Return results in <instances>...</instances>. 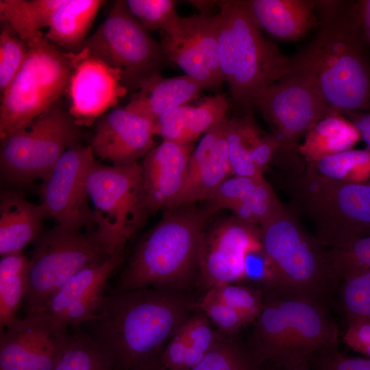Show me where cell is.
<instances>
[{"mask_svg":"<svg viewBox=\"0 0 370 370\" xmlns=\"http://www.w3.org/2000/svg\"><path fill=\"white\" fill-rule=\"evenodd\" d=\"M259 226L262 247L273 277L267 296L305 299L325 306L338 286L328 248L308 234L285 206Z\"/></svg>","mask_w":370,"mask_h":370,"instance_id":"cell-5","label":"cell"},{"mask_svg":"<svg viewBox=\"0 0 370 370\" xmlns=\"http://www.w3.org/2000/svg\"><path fill=\"white\" fill-rule=\"evenodd\" d=\"M47 212L16 192H3L0 199V255L22 252L42 233Z\"/></svg>","mask_w":370,"mask_h":370,"instance_id":"cell-25","label":"cell"},{"mask_svg":"<svg viewBox=\"0 0 370 370\" xmlns=\"http://www.w3.org/2000/svg\"><path fill=\"white\" fill-rule=\"evenodd\" d=\"M253 323L250 349L265 367L308 363L316 353L338 343V329L325 306L305 299L267 296Z\"/></svg>","mask_w":370,"mask_h":370,"instance_id":"cell-6","label":"cell"},{"mask_svg":"<svg viewBox=\"0 0 370 370\" xmlns=\"http://www.w3.org/2000/svg\"><path fill=\"white\" fill-rule=\"evenodd\" d=\"M357 127L341 114L319 121L304 136L299 152L306 164L352 149L361 139Z\"/></svg>","mask_w":370,"mask_h":370,"instance_id":"cell-26","label":"cell"},{"mask_svg":"<svg viewBox=\"0 0 370 370\" xmlns=\"http://www.w3.org/2000/svg\"><path fill=\"white\" fill-rule=\"evenodd\" d=\"M206 294L242 313L251 323L259 316L264 305L262 291L232 283L211 288Z\"/></svg>","mask_w":370,"mask_h":370,"instance_id":"cell-42","label":"cell"},{"mask_svg":"<svg viewBox=\"0 0 370 370\" xmlns=\"http://www.w3.org/2000/svg\"><path fill=\"white\" fill-rule=\"evenodd\" d=\"M180 25L201 55L217 85L224 82L218 56L219 16L209 12L181 17Z\"/></svg>","mask_w":370,"mask_h":370,"instance_id":"cell-34","label":"cell"},{"mask_svg":"<svg viewBox=\"0 0 370 370\" xmlns=\"http://www.w3.org/2000/svg\"><path fill=\"white\" fill-rule=\"evenodd\" d=\"M244 3L260 29L284 42L296 41L317 26L316 1L247 0Z\"/></svg>","mask_w":370,"mask_h":370,"instance_id":"cell-22","label":"cell"},{"mask_svg":"<svg viewBox=\"0 0 370 370\" xmlns=\"http://www.w3.org/2000/svg\"><path fill=\"white\" fill-rule=\"evenodd\" d=\"M261 246L260 226L236 217L204 230L198 252L201 284L208 290L243 280L246 254Z\"/></svg>","mask_w":370,"mask_h":370,"instance_id":"cell-15","label":"cell"},{"mask_svg":"<svg viewBox=\"0 0 370 370\" xmlns=\"http://www.w3.org/2000/svg\"><path fill=\"white\" fill-rule=\"evenodd\" d=\"M87 192L97 225L94 236L108 256L123 254L126 243L149 212L142 165L95 162L88 177Z\"/></svg>","mask_w":370,"mask_h":370,"instance_id":"cell-9","label":"cell"},{"mask_svg":"<svg viewBox=\"0 0 370 370\" xmlns=\"http://www.w3.org/2000/svg\"><path fill=\"white\" fill-rule=\"evenodd\" d=\"M265 370H311L308 363L291 367H265Z\"/></svg>","mask_w":370,"mask_h":370,"instance_id":"cell-50","label":"cell"},{"mask_svg":"<svg viewBox=\"0 0 370 370\" xmlns=\"http://www.w3.org/2000/svg\"><path fill=\"white\" fill-rule=\"evenodd\" d=\"M70 328L53 370H117L93 336L80 327Z\"/></svg>","mask_w":370,"mask_h":370,"instance_id":"cell-32","label":"cell"},{"mask_svg":"<svg viewBox=\"0 0 370 370\" xmlns=\"http://www.w3.org/2000/svg\"><path fill=\"white\" fill-rule=\"evenodd\" d=\"M308 365L311 370H370V358L348 356L338 348V343L313 355Z\"/></svg>","mask_w":370,"mask_h":370,"instance_id":"cell-44","label":"cell"},{"mask_svg":"<svg viewBox=\"0 0 370 370\" xmlns=\"http://www.w3.org/2000/svg\"><path fill=\"white\" fill-rule=\"evenodd\" d=\"M153 122L125 106L99 118L90 146L94 154L123 166L153 149Z\"/></svg>","mask_w":370,"mask_h":370,"instance_id":"cell-19","label":"cell"},{"mask_svg":"<svg viewBox=\"0 0 370 370\" xmlns=\"http://www.w3.org/2000/svg\"><path fill=\"white\" fill-rule=\"evenodd\" d=\"M317 32L291 58L292 71L308 77L339 114L370 110V62L356 3L316 1Z\"/></svg>","mask_w":370,"mask_h":370,"instance_id":"cell-1","label":"cell"},{"mask_svg":"<svg viewBox=\"0 0 370 370\" xmlns=\"http://www.w3.org/2000/svg\"><path fill=\"white\" fill-rule=\"evenodd\" d=\"M95 163L91 147L74 143L43 180L40 205L58 225L79 230L94 223L87 180Z\"/></svg>","mask_w":370,"mask_h":370,"instance_id":"cell-14","label":"cell"},{"mask_svg":"<svg viewBox=\"0 0 370 370\" xmlns=\"http://www.w3.org/2000/svg\"><path fill=\"white\" fill-rule=\"evenodd\" d=\"M206 201L209 215L226 208L238 219L258 225L284 208L263 176H232Z\"/></svg>","mask_w":370,"mask_h":370,"instance_id":"cell-21","label":"cell"},{"mask_svg":"<svg viewBox=\"0 0 370 370\" xmlns=\"http://www.w3.org/2000/svg\"><path fill=\"white\" fill-rule=\"evenodd\" d=\"M69 329L56 331L47 311L18 318L1 330L0 369L53 370Z\"/></svg>","mask_w":370,"mask_h":370,"instance_id":"cell-16","label":"cell"},{"mask_svg":"<svg viewBox=\"0 0 370 370\" xmlns=\"http://www.w3.org/2000/svg\"><path fill=\"white\" fill-rule=\"evenodd\" d=\"M177 332L188 346L186 370H191L204 358L219 334V331L212 330L210 321L202 312L188 317Z\"/></svg>","mask_w":370,"mask_h":370,"instance_id":"cell-39","label":"cell"},{"mask_svg":"<svg viewBox=\"0 0 370 370\" xmlns=\"http://www.w3.org/2000/svg\"><path fill=\"white\" fill-rule=\"evenodd\" d=\"M122 260L123 254H117L85 267L57 290L46 310L56 331L80 327L98 318L107 282Z\"/></svg>","mask_w":370,"mask_h":370,"instance_id":"cell-17","label":"cell"},{"mask_svg":"<svg viewBox=\"0 0 370 370\" xmlns=\"http://www.w3.org/2000/svg\"><path fill=\"white\" fill-rule=\"evenodd\" d=\"M225 120L223 130L215 142L209 157L196 173L186 182L181 195L171 209L197 201L208 200L230 177L231 166L225 138Z\"/></svg>","mask_w":370,"mask_h":370,"instance_id":"cell-28","label":"cell"},{"mask_svg":"<svg viewBox=\"0 0 370 370\" xmlns=\"http://www.w3.org/2000/svg\"><path fill=\"white\" fill-rule=\"evenodd\" d=\"M209 216L205 209H170L138 245L114 292L147 287L180 290L190 284Z\"/></svg>","mask_w":370,"mask_h":370,"instance_id":"cell-4","label":"cell"},{"mask_svg":"<svg viewBox=\"0 0 370 370\" xmlns=\"http://www.w3.org/2000/svg\"><path fill=\"white\" fill-rule=\"evenodd\" d=\"M339 284L341 306L348 324L370 323V269L347 276Z\"/></svg>","mask_w":370,"mask_h":370,"instance_id":"cell-37","label":"cell"},{"mask_svg":"<svg viewBox=\"0 0 370 370\" xmlns=\"http://www.w3.org/2000/svg\"><path fill=\"white\" fill-rule=\"evenodd\" d=\"M160 44L166 59L176 64L185 75L204 84L206 88L219 86L180 22L177 29L165 34Z\"/></svg>","mask_w":370,"mask_h":370,"instance_id":"cell-35","label":"cell"},{"mask_svg":"<svg viewBox=\"0 0 370 370\" xmlns=\"http://www.w3.org/2000/svg\"><path fill=\"white\" fill-rule=\"evenodd\" d=\"M191 370H265L251 349L232 334L219 331L217 338L204 358Z\"/></svg>","mask_w":370,"mask_h":370,"instance_id":"cell-36","label":"cell"},{"mask_svg":"<svg viewBox=\"0 0 370 370\" xmlns=\"http://www.w3.org/2000/svg\"><path fill=\"white\" fill-rule=\"evenodd\" d=\"M360 25L367 45L370 47V0L356 3Z\"/></svg>","mask_w":370,"mask_h":370,"instance_id":"cell-49","label":"cell"},{"mask_svg":"<svg viewBox=\"0 0 370 370\" xmlns=\"http://www.w3.org/2000/svg\"><path fill=\"white\" fill-rule=\"evenodd\" d=\"M216 3L221 71L233 102L250 110L261 91L292 72L291 58L262 34L244 0Z\"/></svg>","mask_w":370,"mask_h":370,"instance_id":"cell-3","label":"cell"},{"mask_svg":"<svg viewBox=\"0 0 370 370\" xmlns=\"http://www.w3.org/2000/svg\"><path fill=\"white\" fill-rule=\"evenodd\" d=\"M1 23L0 90L1 95L8 87L25 61L28 45L21 39L9 24L1 21Z\"/></svg>","mask_w":370,"mask_h":370,"instance_id":"cell-41","label":"cell"},{"mask_svg":"<svg viewBox=\"0 0 370 370\" xmlns=\"http://www.w3.org/2000/svg\"><path fill=\"white\" fill-rule=\"evenodd\" d=\"M29 260L22 252L1 256L0 260V327L11 325L27 289Z\"/></svg>","mask_w":370,"mask_h":370,"instance_id":"cell-30","label":"cell"},{"mask_svg":"<svg viewBox=\"0 0 370 370\" xmlns=\"http://www.w3.org/2000/svg\"><path fill=\"white\" fill-rule=\"evenodd\" d=\"M264 133L251 114L225 120L231 176L261 177L252 160L253 149Z\"/></svg>","mask_w":370,"mask_h":370,"instance_id":"cell-31","label":"cell"},{"mask_svg":"<svg viewBox=\"0 0 370 370\" xmlns=\"http://www.w3.org/2000/svg\"><path fill=\"white\" fill-rule=\"evenodd\" d=\"M26 58L1 94V140L27 125L67 94L78 52H64L42 33L27 42Z\"/></svg>","mask_w":370,"mask_h":370,"instance_id":"cell-8","label":"cell"},{"mask_svg":"<svg viewBox=\"0 0 370 370\" xmlns=\"http://www.w3.org/2000/svg\"><path fill=\"white\" fill-rule=\"evenodd\" d=\"M230 104L225 95L205 98L199 105H183L161 114L154 122L153 131L163 140L190 143L221 122Z\"/></svg>","mask_w":370,"mask_h":370,"instance_id":"cell-24","label":"cell"},{"mask_svg":"<svg viewBox=\"0 0 370 370\" xmlns=\"http://www.w3.org/2000/svg\"><path fill=\"white\" fill-rule=\"evenodd\" d=\"M64 0H0V19L27 43L49 27L55 10Z\"/></svg>","mask_w":370,"mask_h":370,"instance_id":"cell-29","label":"cell"},{"mask_svg":"<svg viewBox=\"0 0 370 370\" xmlns=\"http://www.w3.org/2000/svg\"><path fill=\"white\" fill-rule=\"evenodd\" d=\"M103 0H64L55 10L45 37L57 48L79 51Z\"/></svg>","mask_w":370,"mask_h":370,"instance_id":"cell-27","label":"cell"},{"mask_svg":"<svg viewBox=\"0 0 370 370\" xmlns=\"http://www.w3.org/2000/svg\"><path fill=\"white\" fill-rule=\"evenodd\" d=\"M135 370H166L159 362L156 361L149 364L147 365L143 366L142 367L138 368Z\"/></svg>","mask_w":370,"mask_h":370,"instance_id":"cell-51","label":"cell"},{"mask_svg":"<svg viewBox=\"0 0 370 370\" xmlns=\"http://www.w3.org/2000/svg\"><path fill=\"white\" fill-rule=\"evenodd\" d=\"M223 333L233 334L243 325L251 323L242 313L207 294L195 305Z\"/></svg>","mask_w":370,"mask_h":370,"instance_id":"cell-43","label":"cell"},{"mask_svg":"<svg viewBox=\"0 0 370 370\" xmlns=\"http://www.w3.org/2000/svg\"><path fill=\"white\" fill-rule=\"evenodd\" d=\"M187 349L186 341L176 331L163 349L159 362L166 370H186Z\"/></svg>","mask_w":370,"mask_h":370,"instance_id":"cell-46","label":"cell"},{"mask_svg":"<svg viewBox=\"0 0 370 370\" xmlns=\"http://www.w3.org/2000/svg\"><path fill=\"white\" fill-rule=\"evenodd\" d=\"M328 260L336 284L347 276L370 269V236L328 249Z\"/></svg>","mask_w":370,"mask_h":370,"instance_id":"cell-38","label":"cell"},{"mask_svg":"<svg viewBox=\"0 0 370 370\" xmlns=\"http://www.w3.org/2000/svg\"><path fill=\"white\" fill-rule=\"evenodd\" d=\"M82 48L119 71L127 89L136 90L143 79L160 73L167 60L161 44L132 15L122 0L114 3Z\"/></svg>","mask_w":370,"mask_h":370,"instance_id":"cell-12","label":"cell"},{"mask_svg":"<svg viewBox=\"0 0 370 370\" xmlns=\"http://www.w3.org/2000/svg\"><path fill=\"white\" fill-rule=\"evenodd\" d=\"M343 114L357 127L361 138L367 145V149L370 152V114L363 111H353Z\"/></svg>","mask_w":370,"mask_h":370,"instance_id":"cell-48","label":"cell"},{"mask_svg":"<svg viewBox=\"0 0 370 370\" xmlns=\"http://www.w3.org/2000/svg\"><path fill=\"white\" fill-rule=\"evenodd\" d=\"M77 52L67 90L69 112L77 125L88 126L116 106L127 88L119 71L90 55L85 48Z\"/></svg>","mask_w":370,"mask_h":370,"instance_id":"cell-18","label":"cell"},{"mask_svg":"<svg viewBox=\"0 0 370 370\" xmlns=\"http://www.w3.org/2000/svg\"><path fill=\"white\" fill-rule=\"evenodd\" d=\"M132 15L147 30L162 29L165 34L173 32L181 16L173 0H126Z\"/></svg>","mask_w":370,"mask_h":370,"instance_id":"cell-40","label":"cell"},{"mask_svg":"<svg viewBox=\"0 0 370 370\" xmlns=\"http://www.w3.org/2000/svg\"><path fill=\"white\" fill-rule=\"evenodd\" d=\"M34 242L23 301L26 315L46 311L53 294L69 278L110 257L93 234L60 225Z\"/></svg>","mask_w":370,"mask_h":370,"instance_id":"cell-11","label":"cell"},{"mask_svg":"<svg viewBox=\"0 0 370 370\" xmlns=\"http://www.w3.org/2000/svg\"><path fill=\"white\" fill-rule=\"evenodd\" d=\"M194 305L177 289L147 287L106 295L92 336L117 370L159 361Z\"/></svg>","mask_w":370,"mask_h":370,"instance_id":"cell-2","label":"cell"},{"mask_svg":"<svg viewBox=\"0 0 370 370\" xmlns=\"http://www.w3.org/2000/svg\"><path fill=\"white\" fill-rule=\"evenodd\" d=\"M205 88L186 75L167 78L158 73L138 84L125 107L153 123L161 114L197 99Z\"/></svg>","mask_w":370,"mask_h":370,"instance_id":"cell-23","label":"cell"},{"mask_svg":"<svg viewBox=\"0 0 370 370\" xmlns=\"http://www.w3.org/2000/svg\"><path fill=\"white\" fill-rule=\"evenodd\" d=\"M284 189L328 249L370 236V186L331 180L305 169L288 174Z\"/></svg>","mask_w":370,"mask_h":370,"instance_id":"cell-7","label":"cell"},{"mask_svg":"<svg viewBox=\"0 0 370 370\" xmlns=\"http://www.w3.org/2000/svg\"><path fill=\"white\" fill-rule=\"evenodd\" d=\"M273 279L271 266L262 246L249 251L244 261L243 280L262 284L269 293L272 287Z\"/></svg>","mask_w":370,"mask_h":370,"instance_id":"cell-45","label":"cell"},{"mask_svg":"<svg viewBox=\"0 0 370 370\" xmlns=\"http://www.w3.org/2000/svg\"><path fill=\"white\" fill-rule=\"evenodd\" d=\"M77 125L58 103L1 140V167L15 182L44 180L77 136Z\"/></svg>","mask_w":370,"mask_h":370,"instance_id":"cell-13","label":"cell"},{"mask_svg":"<svg viewBox=\"0 0 370 370\" xmlns=\"http://www.w3.org/2000/svg\"><path fill=\"white\" fill-rule=\"evenodd\" d=\"M254 107L260 110L278 142L273 160L288 174L306 168L299 152L301 138L323 118L339 114L326 103L308 77L295 71L261 91Z\"/></svg>","mask_w":370,"mask_h":370,"instance_id":"cell-10","label":"cell"},{"mask_svg":"<svg viewBox=\"0 0 370 370\" xmlns=\"http://www.w3.org/2000/svg\"><path fill=\"white\" fill-rule=\"evenodd\" d=\"M343 341L355 352L370 357V323L360 322L348 324Z\"/></svg>","mask_w":370,"mask_h":370,"instance_id":"cell-47","label":"cell"},{"mask_svg":"<svg viewBox=\"0 0 370 370\" xmlns=\"http://www.w3.org/2000/svg\"><path fill=\"white\" fill-rule=\"evenodd\" d=\"M305 169L331 180L370 186V152L367 149H352L306 164Z\"/></svg>","mask_w":370,"mask_h":370,"instance_id":"cell-33","label":"cell"},{"mask_svg":"<svg viewBox=\"0 0 370 370\" xmlns=\"http://www.w3.org/2000/svg\"><path fill=\"white\" fill-rule=\"evenodd\" d=\"M193 150L192 143L163 140L145 154L142 167L149 212L172 208L184 189Z\"/></svg>","mask_w":370,"mask_h":370,"instance_id":"cell-20","label":"cell"}]
</instances>
